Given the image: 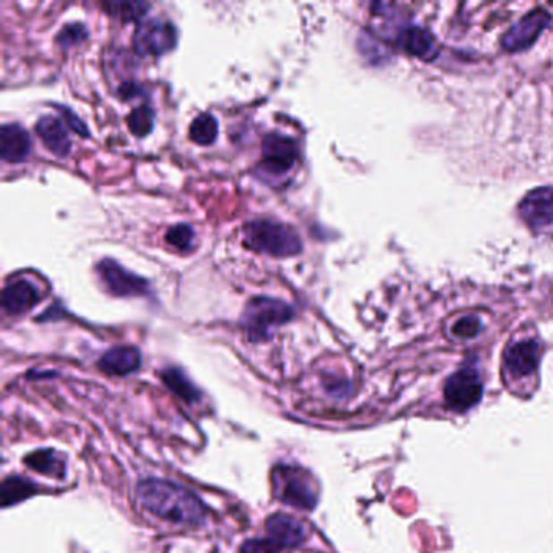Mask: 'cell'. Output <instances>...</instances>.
Masks as SVG:
<instances>
[{
    "mask_svg": "<svg viewBox=\"0 0 553 553\" xmlns=\"http://www.w3.org/2000/svg\"><path fill=\"white\" fill-rule=\"evenodd\" d=\"M137 495L143 508L175 524L195 526L207 515L205 506L195 495L183 487L161 479H147L140 482Z\"/></svg>",
    "mask_w": 553,
    "mask_h": 553,
    "instance_id": "1",
    "label": "cell"
},
{
    "mask_svg": "<svg viewBox=\"0 0 553 553\" xmlns=\"http://www.w3.org/2000/svg\"><path fill=\"white\" fill-rule=\"evenodd\" d=\"M243 237L249 249L275 259L294 257L302 251V241L294 229L271 219L247 223L243 225Z\"/></svg>",
    "mask_w": 553,
    "mask_h": 553,
    "instance_id": "2",
    "label": "cell"
},
{
    "mask_svg": "<svg viewBox=\"0 0 553 553\" xmlns=\"http://www.w3.org/2000/svg\"><path fill=\"white\" fill-rule=\"evenodd\" d=\"M295 311L289 303L271 297H253L241 317V325L251 343L268 341L273 329L283 327L293 320Z\"/></svg>",
    "mask_w": 553,
    "mask_h": 553,
    "instance_id": "3",
    "label": "cell"
},
{
    "mask_svg": "<svg viewBox=\"0 0 553 553\" xmlns=\"http://www.w3.org/2000/svg\"><path fill=\"white\" fill-rule=\"evenodd\" d=\"M273 492L279 502L297 510H313L319 500V489L311 472L302 467L277 466L271 474Z\"/></svg>",
    "mask_w": 553,
    "mask_h": 553,
    "instance_id": "4",
    "label": "cell"
},
{
    "mask_svg": "<svg viewBox=\"0 0 553 553\" xmlns=\"http://www.w3.org/2000/svg\"><path fill=\"white\" fill-rule=\"evenodd\" d=\"M177 30L163 18H149L140 23L133 35V47L141 55H163L177 46Z\"/></svg>",
    "mask_w": 553,
    "mask_h": 553,
    "instance_id": "5",
    "label": "cell"
},
{
    "mask_svg": "<svg viewBox=\"0 0 553 553\" xmlns=\"http://www.w3.org/2000/svg\"><path fill=\"white\" fill-rule=\"evenodd\" d=\"M482 380L474 367H464L453 373L445 385V401L453 411L466 413L482 398Z\"/></svg>",
    "mask_w": 553,
    "mask_h": 553,
    "instance_id": "6",
    "label": "cell"
},
{
    "mask_svg": "<svg viewBox=\"0 0 553 553\" xmlns=\"http://www.w3.org/2000/svg\"><path fill=\"white\" fill-rule=\"evenodd\" d=\"M96 273L103 281L104 287L117 297H137L149 293V283L145 277L123 268L114 259H101L96 265Z\"/></svg>",
    "mask_w": 553,
    "mask_h": 553,
    "instance_id": "7",
    "label": "cell"
},
{
    "mask_svg": "<svg viewBox=\"0 0 553 553\" xmlns=\"http://www.w3.org/2000/svg\"><path fill=\"white\" fill-rule=\"evenodd\" d=\"M261 171L269 175H283L293 169L299 157V147L294 139L281 135V133H268L261 143Z\"/></svg>",
    "mask_w": 553,
    "mask_h": 553,
    "instance_id": "8",
    "label": "cell"
},
{
    "mask_svg": "<svg viewBox=\"0 0 553 553\" xmlns=\"http://www.w3.org/2000/svg\"><path fill=\"white\" fill-rule=\"evenodd\" d=\"M549 23L550 15L545 10L531 12L526 17L521 18L516 25L511 26L508 33L503 36V47L511 52L528 49L529 46L536 43L537 38L542 35Z\"/></svg>",
    "mask_w": 553,
    "mask_h": 553,
    "instance_id": "9",
    "label": "cell"
},
{
    "mask_svg": "<svg viewBox=\"0 0 553 553\" xmlns=\"http://www.w3.org/2000/svg\"><path fill=\"white\" fill-rule=\"evenodd\" d=\"M518 213L532 229L553 225V187H540L529 191L519 203Z\"/></svg>",
    "mask_w": 553,
    "mask_h": 553,
    "instance_id": "10",
    "label": "cell"
},
{
    "mask_svg": "<svg viewBox=\"0 0 553 553\" xmlns=\"http://www.w3.org/2000/svg\"><path fill=\"white\" fill-rule=\"evenodd\" d=\"M41 301V293L26 279H13L2 293V307L9 315H23Z\"/></svg>",
    "mask_w": 553,
    "mask_h": 553,
    "instance_id": "11",
    "label": "cell"
},
{
    "mask_svg": "<svg viewBox=\"0 0 553 553\" xmlns=\"http://www.w3.org/2000/svg\"><path fill=\"white\" fill-rule=\"evenodd\" d=\"M539 363V346L536 341H519L505 353V370L513 379H523L536 372Z\"/></svg>",
    "mask_w": 553,
    "mask_h": 553,
    "instance_id": "12",
    "label": "cell"
},
{
    "mask_svg": "<svg viewBox=\"0 0 553 553\" xmlns=\"http://www.w3.org/2000/svg\"><path fill=\"white\" fill-rule=\"evenodd\" d=\"M267 534L279 549H295L305 539L302 523L289 515H273L267 521Z\"/></svg>",
    "mask_w": 553,
    "mask_h": 553,
    "instance_id": "13",
    "label": "cell"
},
{
    "mask_svg": "<svg viewBox=\"0 0 553 553\" xmlns=\"http://www.w3.org/2000/svg\"><path fill=\"white\" fill-rule=\"evenodd\" d=\"M31 153V139L21 125L5 123L0 130V156L5 163H23Z\"/></svg>",
    "mask_w": 553,
    "mask_h": 553,
    "instance_id": "14",
    "label": "cell"
},
{
    "mask_svg": "<svg viewBox=\"0 0 553 553\" xmlns=\"http://www.w3.org/2000/svg\"><path fill=\"white\" fill-rule=\"evenodd\" d=\"M65 127L67 125H64L57 117H51V115L41 117L36 122V135L41 139L44 147L57 157L69 156L70 149H72V141H70Z\"/></svg>",
    "mask_w": 553,
    "mask_h": 553,
    "instance_id": "15",
    "label": "cell"
},
{
    "mask_svg": "<svg viewBox=\"0 0 553 553\" xmlns=\"http://www.w3.org/2000/svg\"><path fill=\"white\" fill-rule=\"evenodd\" d=\"M99 369L107 375H117L123 377L135 370H139L141 365V355L137 347L117 346L109 349L106 354L99 359Z\"/></svg>",
    "mask_w": 553,
    "mask_h": 553,
    "instance_id": "16",
    "label": "cell"
},
{
    "mask_svg": "<svg viewBox=\"0 0 553 553\" xmlns=\"http://www.w3.org/2000/svg\"><path fill=\"white\" fill-rule=\"evenodd\" d=\"M403 46L409 54H413L419 59H424V61H432L433 57L437 55L432 36L422 28L407 30L403 36Z\"/></svg>",
    "mask_w": 553,
    "mask_h": 553,
    "instance_id": "17",
    "label": "cell"
},
{
    "mask_svg": "<svg viewBox=\"0 0 553 553\" xmlns=\"http://www.w3.org/2000/svg\"><path fill=\"white\" fill-rule=\"evenodd\" d=\"M25 464L36 472H41L44 476L62 479L65 474V463L51 450L31 453L30 456H26Z\"/></svg>",
    "mask_w": 553,
    "mask_h": 553,
    "instance_id": "18",
    "label": "cell"
},
{
    "mask_svg": "<svg viewBox=\"0 0 553 553\" xmlns=\"http://www.w3.org/2000/svg\"><path fill=\"white\" fill-rule=\"evenodd\" d=\"M189 137L200 147L213 145L215 140L217 139V117L213 114H200L199 117H195V121L191 123Z\"/></svg>",
    "mask_w": 553,
    "mask_h": 553,
    "instance_id": "19",
    "label": "cell"
},
{
    "mask_svg": "<svg viewBox=\"0 0 553 553\" xmlns=\"http://www.w3.org/2000/svg\"><path fill=\"white\" fill-rule=\"evenodd\" d=\"M161 377L166 385L173 389L174 393H177L182 399L189 403H195L197 399H200L199 388L179 369H166L165 372L161 373Z\"/></svg>",
    "mask_w": 553,
    "mask_h": 553,
    "instance_id": "20",
    "label": "cell"
},
{
    "mask_svg": "<svg viewBox=\"0 0 553 553\" xmlns=\"http://www.w3.org/2000/svg\"><path fill=\"white\" fill-rule=\"evenodd\" d=\"M103 9L111 17L119 18L122 21H135L147 13L149 4H143V2H107V4H103Z\"/></svg>",
    "mask_w": 553,
    "mask_h": 553,
    "instance_id": "21",
    "label": "cell"
},
{
    "mask_svg": "<svg viewBox=\"0 0 553 553\" xmlns=\"http://www.w3.org/2000/svg\"><path fill=\"white\" fill-rule=\"evenodd\" d=\"M35 493V485L28 482L21 477H10L2 485V500L4 506H9L13 503L21 502L28 498L30 495Z\"/></svg>",
    "mask_w": 553,
    "mask_h": 553,
    "instance_id": "22",
    "label": "cell"
},
{
    "mask_svg": "<svg viewBox=\"0 0 553 553\" xmlns=\"http://www.w3.org/2000/svg\"><path fill=\"white\" fill-rule=\"evenodd\" d=\"M127 125H129L130 132L135 137H139V139L147 137V135L151 133L153 127H155V113H153V109L148 107V106L135 107L129 114V117H127Z\"/></svg>",
    "mask_w": 553,
    "mask_h": 553,
    "instance_id": "23",
    "label": "cell"
},
{
    "mask_svg": "<svg viewBox=\"0 0 553 553\" xmlns=\"http://www.w3.org/2000/svg\"><path fill=\"white\" fill-rule=\"evenodd\" d=\"M193 237L195 233L189 225H175L167 231L166 234V241L171 243L175 249H191V243H193Z\"/></svg>",
    "mask_w": 553,
    "mask_h": 553,
    "instance_id": "24",
    "label": "cell"
},
{
    "mask_svg": "<svg viewBox=\"0 0 553 553\" xmlns=\"http://www.w3.org/2000/svg\"><path fill=\"white\" fill-rule=\"evenodd\" d=\"M481 329H482L481 320L474 315H467L453 325L451 333L459 339H471V337H476L481 333Z\"/></svg>",
    "mask_w": 553,
    "mask_h": 553,
    "instance_id": "25",
    "label": "cell"
},
{
    "mask_svg": "<svg viewBox=\"0 0 553 553\" xmlns=\"http://www.w3.org/2000/svg\"><path fill=\"white\" fill-rule=\"evenodd\" d=\"M88 31L83 25H69L62 28L61 33L57 35V43L61 44L64 49H69L75 44L81 43L87 39Z\"/></svg>",
    "mask_w": 553,
    "mask_h": 553,
    "instance_id": "26",
    "label": "cell"
},
{
    "mask_svg": "<svg viewBox=\"0 0 553 553\" xmlns=\"http://www.w3.org/2000/svg\"><path fill=\"white\" fill-rule=\"evenodd\" d=\"M242 553H281V549L273 540L267 539H251L241 547Z\"/></svg>",
    "mask_w": 553,
    "mask_h": 553,
    "instance_id": "27",
    "label": "cell"
},
{
    "mask_svg": "<svg viewBox=\"0 0 553 553\" xmlns=\"http://www.w3.org/2000/svg\"><path fill=\"white\" fill-rule=\"evenodd\" d=\"M57 109L61 111L62 117H64V122H65L67 129L73 130L75 133L81 135V137H88V135H89L85 122L80 121L77 117V114L72 113L67 107H57Z\"/></svg>",
    "mask_w": 553,
    "mask_h": 553,
    "instance_id": "28",
    "label": "cell"
},
{
    "mask_svg": "<svg viewBox=\"0 0 553 553\" xmlns=\"http://www.w3.org/2000/svg\"><path fill=\"white\" fill-rule=\"evenodd\" d=\"M139 88L135 87L133 83H125V85H122L121 89H119V95H121L123 99L135 98V96L139 95Z\"/></svg>",
    "mask_w": 553,
    "mask_h": 553,
    "instance_id": "29",
    "label": "cell"
}]
</instances>
